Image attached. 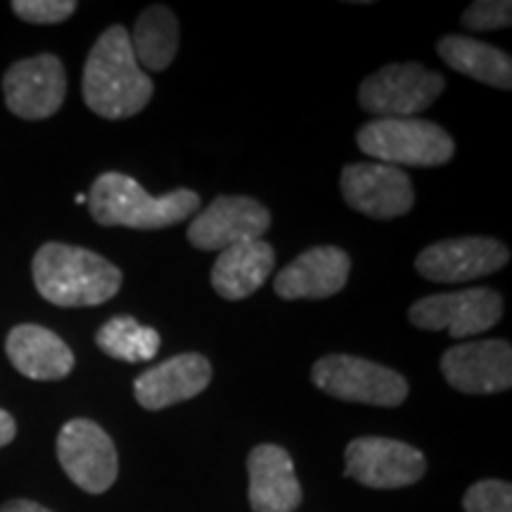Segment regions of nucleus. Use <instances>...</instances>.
<instances>
[{
    "label": "nucleus",
    "mask_w": 512,
    "mask_h": 512,
    "mask_svg": "<svg viewBox=\"0 0 512 512\" xmlns=\"http://www.w3.org/2000/svg\"><path fill=\"white\" fill-rule=\"evenodd\" d=\"M155 83L133 55L128 29L121 24L102 31L83 67V100L102 119H128L143 112Z\"/></svg>",
    "instance_id": "f257e3e1"
},
{
    "label": "nucleus",
    "mask_w": 512,
    "mask_h": 512,
    "mask_svg": "<svg viewBox=\"0 0 512 512\" xmlns=\"http://www.w3.org/2000/svg\"><path fill=\"white\" fill-rule=\"evenodd\" d=\"M34 285L43 299L62 309L100 306L119 292L124 275L91 249L48 242L34 256Z\"/></svg>",
    "instance_id": "f03ea898"
},
{
    "label": "nucleus",
    "mask_w": 512,
    "mask_h": 512,
    "mask_svg": "<svg viewBox=\"0 0 512 512\" xmlns=\"http://www.w3.org/2000/svg\"><path fill=\"white\" fill-rule=\"evenodd\" d=\"M88 209L100 226H124L136 230H159L190 219L200 209V195L195 190L178 188L166 195L152 197L136 178L107 171L95 178Z\"/></svg>",
    "instance_id": "7ed1b4c3"
},
{
    "label": "nucleus",
    "mask_w": 512,
    "mask_h": 512,
    "mask_svg": "<svg viewBox=\"0 0 512 512\" xmlns=\"http://www.w3.org/2000/svg\"><path fill=\"white\" fill-rule=\"evenodd\" d=\"M358 150L389 166H441L456 152L453 138L427 119H375L356 133ZM377 162V164H380Z\"/></svg>",
    "instance_id": "20e7f679"
},
{
    "label": "nucleus",
    "mask_w": 512,
    "mask_h": 512,
    "mask_svg": "<svg viewBox=\"0 0 512 512\" xmlns=\"http://www.w3.org/2000/svg\"><path fill=\"white\" fill-rule=\"evenodd\" d=\"M311 380L320 392L335 399L368 406L394 408L408 396L406 377L368 358L332 354L323 356L311 370Z\"/></svg>",
    "instance_id": "39448f33"
},
{
    "label": "nucleus",
    "mask_w": 512,
    "mask_h": 512,
    "mask_svg": "<svg viewBox=\"0 0 512 512\" xmlns=\"http://www.w3.org/2000/svg\"><path fill=\"white\" fill-rule=\"evenodd\" d=\"M444 76L411 64H387L358 88V102L377 119H411L425 112L444 93Z\"/></svg>",
    "instance_id": "423d86ee"
},
{
    "label": "nucleus",
    "mask_w": 512,
    "mask_h": 512,
    "mask_svg": "<svg viewBox=\"0 0 512 512\" xmlns=\"http://www.w3.org/2000/svg\"><path fill=\"white\" fill-rule=\"evenodd\" d=\"M408 318L420 330H446L453 339L475 337L503 318V297L491 287L432 294L418 299L408 309Z\"/></svg>",
    "instance_id": "0eeeda50"
},
{
    "label": "nucleus",
    "mask_w": 512,
    "mask_h": 512,
    "mask_svg": "<svg viewBox=\"0 0 512 512\" xmlns=\"http://www.w3.org/2000/svg\"><path fill=\"white\" fill-rule=\"evenodd\" d=\"M57 458L67 477L86 494H105L117 482V446L98 422L69 420L57 437Z\"/></svg>",
    "instance_id": "6e6552de"
},
{
    "label": "nucleus",
    "mask_w": 512,
    "mask_h": 512,
    "mask_svg": "<svg viewBox=\"0 0 512 512\" xmlns=\"http://www.w3.org/2000/svg\"><path fill=\"white\" fill-rule=\"evenodd\" d=\"M510 261V249L494 238H453L434 242L415 259V271L430 283L458 285L491 275Z\"/></svg>",
    "instance_id": "1a4fd4ad"
},
{
    "label": "nucleus",
    "mask_w": 512,
    "mask_h": 512,
    "mask_svg": "<svg viewBox=\"0 0 512 512\" xmlns=\"http://www.w3.org/2000/svg\"><path fill=\"white\" fill-rule=\"evenodd\" d=\"M5 105L19 119H48L67 95V74L57 55L43 53L19 60L3 76Z\"/></svg>",
    "instance_id": "9d476101"
},
{
    "label": "nucleus",
    "mask_w": 512,
    "mask_h": 512,
    "mask_svg": "<svg viewBox=\"0 0 512 512\" xmlns=\"http://www.w3.org/2000/svg\"><path fill=\"white\" fill-rule=\"evenodd\" d=\"M427 460L418 448L387 437H358L347 446L344 475L370 489H401L420 482Z\"/></svg>",
    "instance_id": "9b49d317"
},
{
    "label": "nucleus",
    "mask_w": 512,
    "mask_h": 512,
    "mask_svg": "<svg viewBox=\"0 0 512 512\" xmlns=\"http://www.w3.org/2000/svg\"><path fill=\"white\" fill-rule=\"evenodd\" d=\"M342 195L358 214L380 221L408 214L415 204V190L406 171L377 162L344 166Z\"/></svg>",
    "instance_id": "f8f14e48"
},
{
    "label": "nucleus",
    "mask_w": 512,
    "mask_h": 512,
    "mask_svg": "<svg viewBox=\"0 0 512 512\" xmlns=\"http://www.w3.org/2000/svg\"><path fill=\"white\" fill-rule=\"evenodd\" d=\"M271 226V211L242 195H221L188 226L192 247L204 252H223L245 240H261Z\"/></svg>",
    "instance_id": "ddd939ff"
},
{
    "label": "nucleus",
    "mask_w": 512,
    "mask_h": 512,
    "mask_svg": "<svg viewBox=\"0 0 512 512\" xmlns=\"http://www.w3.org/2000/svg\"><path fill=\"white\" fill-rule=\"evenodd\" d=\"M441 373L463 394H498L512 384V349L505 339L456 344L441 356Z\"/></svg>",
    "instance_id": "4468645a"
},
{
    "label": "nucleus",
    "mask_w": 512,
    "mask_h": 512,
    "mask_svg": "<svg viewBox=\"0 0 512 512\" xmlns=\"http://www.w3.org/2000/svg\"><path fill=\"white\" fill-rule=\"evenodd\" d=\"M349 273L351 259L344 249L332 245L311 247L275 275V294L287 302L328 299L344 290Z\"/></svg>",
    "instance_id": "2eb2a0df"
},
{
    "label": "nucleus",
    "mask_w": 512,
    "mask_h": 512,
    "mask_svg": "<svg viewBox=\"0 0 512 512\" xmlns=\"http://www.w3.org/2000/svg\"><path fill=\"white\" fill-rule=\"evenodd\" d=\"M211 363L202 354H178L145 370L133 384L136 401L147 411H162L174 403L190 401L209 387Z\"/></svg>",
    "instance_id": "dca6fc26"
},
{
    "label": "nucleus",
    "mask_w": 512,
    "mask_h": 512,
    "mask_svg": "<svg viewBox=\"0 0 512 512\" xmlns=\"http://www.w3.org/2000/svg\"><path fill=\"white\" fill-rule=\"evenodd\" d=\"M249 505L254 512H294L302 503V486L283 446L261 444L247 458Z\"/></svg>",
    "instance_id": "f3484780"
},
{
    "label": "nucleus",
    "mask_w": 512,
    "mask_h": 512,
    "mask_svg": "<svg viewBox=\"0 0 512 512\" xmlns=\"http://www.w3.org/2000/svg\"><path fill=\"white\" fill-rule=\"evenodd\" d=\"M5 354L24 377L38 382L62 380L74 370V354L53 330L24 323L10 330Z\"/></svg>",
    "instance_id": "a211bd4d"
},
{
    "label": "nucleus",
    "mask_w": 512,
    "mask_h": 512,
    "mask_svg": "<svg viewBox=\"0 0 512 512\" xmlns=\"http://www.w3.org/2000/svg\"><path fill=\"white\" fill-rule=\"evenodd\" d=\"M275 252L264 240H245L219 252L211 268V285L228 302L254 294L273 273Z\"/></svg>",
    "instance_id": "6ab92c4d"
},
{
    "label": "nucleus",
    "mask_w": 512,
    "mask_h": 512,
    "mask_svg": "<svg viewBox=\"0 0 512 512\" xmlns=\"http://www.w3.org/2000/svg\"><path fill=\"white\" fill-rule=\"evenodd\" d=\"M437 53L448 67L458 74L470 76L486 86L510 91L512 88V60L501 48L477 41L470 36H444L439 41Z\"/></svg>",
    "instance_id": "aec40b11"
},
{
    "label": "nucleus",
    "mask_w": 512,
    "mask_h": 512,
    "mask_svg": "<svg viewBox=\"0 0 512 512\" xmlns=\"http://www.w3.org/2000/svg\"><path fill=\"white\" fill-rule=\"evenodd\" d=\"M128 38L140 69L164 72L178 53V19L164 5H152L140 12L136 27L128 31Z\"/></svg>",
    "instance_id": "412c9836"
},
{
    "label": "nucleus",
    "mask_w": 512,
    "mask_h": 512,
    "mask_svg": "<svg viewBox=\"0 0 512 512\" xmlns=\"http://www.w3.org/2000/svg\"><path fill=\"white\" fill-rule=\"evenodd\" d=\"M95 344L107 356L126 363L152 361L162 347V337L155 328L140 325L131 316H114L95 335Z\"/></svg>",
    "instance_id": "4be33fe9"
},
{
    "label": "nucleus",
    "mask_w": 512,
    "mask_h": 512,
    "mask_svg": "<svg viewBox=\"0 0 512 512\" xmlns=\"http://www.w3.org/2000/svg\"><path fill=\"white\" fill-rule=\"evenodd\" d=\"M465 512H512V489L501 479L472 484L463 498Z\"/></svg>",
    "instance_id": "5701e85b"
},
{
    "label": "nucleus",
    "mask_w": 512,
    "mask_h": 512,
    "mask_svg": "<svg viewBox=\"0 0 512 512\" xmlns=\"http://www.w3.org/2000/svg\"><path fill=\"white\" fill-rule=\"evenodd\" d=\"M460 22L472 31L508 29L512 24V3L510 0H477L465 10Z\"/></svg>",
    "instance_id": "b1692460"
},
{
    "label": "nucleus",
    "mask_w": 512,
    "mask_h": 512,
    "mask_svg": "<svg viewBox=\"0 0 512 512\" xmlns=\"http://www.w3.org/2000/svg\"><path fill=\"white\" fill-rule=\"evenodd\" d=\"M74 0H15L12 10L29 24H60L76 12Z\"/></svg>",
    "instance_id": "393cba45"
},
{
    "label": "nucleus",
    "mask_w": 512,
    "mask_h": 512,
    "mask_svg": "<svg viewBox=\"0 0 512 512\" xmlns=\"http://www.w3.org/2000/svg\"><path fill=\"white\" fill-rule=\"evenodd\" d=\"M15 434H17L15 418H12L8 411H3V408H0V448L8 446L10 441L15 439Z\"/></svg>",
    "instance_id": "a878e982"
},
{
    "label": "nucleus",
    "mask_w": 512,
    "mask_h": 512,
    "mask_svg": "<svg viewBox=\"0 0 512 512\" xmlns=\"http://www.w3.org/2000/svg\"><path fill=\"white\" fill-rule=\"evenodd\" d=\"M0 512H53V510L43 508V505H38L34 501H10L0 508Z\"/></svg>",
    "instance_id": "bb28decb"
},
{
    "label": "nucleus",
    "mask_w": 512,
    "mask_h": 512,
    "mask_svg": "<svg viewBox=\"0 0 512 512\" xmlns=\"http://www.w3.org/2000/svg\"><path fill=\"white\" fill-rule=\"evenodd\" d=\"M86 202V195H76V204H83Z\"/></svg>",
    "instance_id": "cd10ccee"
}]
</instances>
